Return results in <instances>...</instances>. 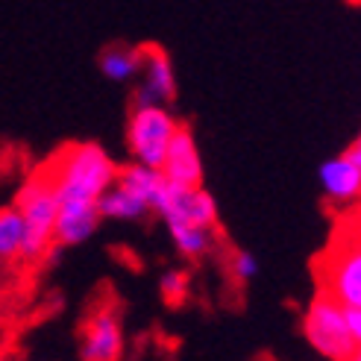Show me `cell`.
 <instances>
[{"mask_svg":"<svg viewBox=\"0 0 361 361\" xmlns=\"http://www.w3.org/2000/svg\"><path fill=\"white\" fill-rule=\"evenodd\" d=\"M47 173L59 197L56 244L74 247L88 241L94 235L97 224L103 221L97 212V200L106 188L115 185L118 165L100 144L82 141L65 147Z\"/></svg>","mask_w":361,"mask_h":361,"instance_id":"1","label":"cell"},{"mask_svg":"<svg viewBox=\"0 0 361 361\" xmlns=\"http://www.w3.org/2000/svg\"><path fill=\"white\" fill-rule=\"evenodd\" d=\"M15 206L24 214V262H39L47 256V250L56 244V218H59V197L53 188L50 173H35L27 179V185L18 191Z\"/></svg>","mask_w":361,"mask_h":361,"instance_id":"2","label":"cell"},{"mask_svg":"<svg viewBox=\"0 0 361 361\" xmlns=\"http://www.w3.org/2000/svg\"><path fill=\"white\" fill-rule=\"evenodd\" d=\"M302 335L309 347L332 361H347L355 355V341L350 335L347 309L326 291H317L302 314Z\"/></svg>","mask_w":361,"mask_h":361,"instance_id":"3","label":"cell"},{"mask_svg":"<svg viewBox=\"0 0 361 361\" xmlns=\"http://www.w3.org/2000/svg\"><path fill=\"white\" fill-rule=\"evenodd\" d=\"M320 291L335 297L344 309H361V232L338 238L320 262Z\"/></svg>","mask_w":361,"mask_h":361,"instance_id":"4","label":"cell"},{"mask_svg":"<svg viewBox=\"0 0 361 361\" xmlns=\"http://www.w3.org/2000/svg\"><path fill=\"white\" fill-rule=\"evenodd\" d=\"M176 130L179 121L165 106H135L126 123V144H130L133 159L147 168H161Z\"/></svg>","mask_w":361,"mask_h":361,"instance_id":"5","label":"cell"},{"mask_svg":"<svg viewBox=\"0 0 361 361\" xmlns=\"http://www.w3.org/2000/svg\"><path fill=\"white\" fill-rule=\"evenodd\" d=\"M153 212H159L168 226L188 224V226L218 229V203H214V197L203 185H197V188H176V185L165 183V188H161Z\"/></svg>","mask_w":361,"mask_h":361,"instance_id":"6","label":"cell"},{"mask_svg":"<svg viewBox=\"0 0 361 361\" xmlns=\"http://www.w3.org/2000/svg\"><path fill=\"white\" fill-rule=\"evenodd\" d=\"M141 50H144V65H141L144 82L135 88L133 106H165V103H173V97H176V74H173V62L168 56V50L159 47V44H141Z\"/></svg>","mask_w":361,"mask_h":361,"instance_id":"7","label":"cell"},{"mask_svg":"<svg viewBox=\"0 0 361 361\" xmlns=\"http://www.w3.org/2000/svg\"><path fill=\"white\" fill-rule=\"evenodd\" d=\"M123 355V329L112 309H97L85 320L80 338V358L85 361H118Z\"/></svg>","mask_w":361,"mask_h":361,"instance_id":"8","label":"cell"},{"mask_svg":"<svg viewBox=\"0 0 361 361\" xmlns=\"http://www.w3.org/2000/svg\"><path fill=\"white\" fill-rule=\"evenodd\" d=\"M161 176L176 188H197L203 185V156L197 150L194 133L179 123V130L168 147V156L161 161Z\"/></svg>","mask_w":361,"mask_h":361,"instance_id":"9","label":"cell"},{"mask_svg":"<svg viewBox=\"0 0 361 361\" xmlns=\"http://www.w3.org/2000/svg\"><path fill=\"white\" fill-rule=\"evenodd\" d=\"M320 188L332 206H355L361 200V168L350 153L332 156L320 165Z\"/></svg>","mask_w":361,"mask_h":361,"instance_id":"10","label":"cell"},{"mask_svg":"<svg viewBox=\"0 0 361 361\" xmlns=\"http://www.w3.org/2000/svg\"><path fill=\"white\" fill-rule=\"evenodd\" d=\"M144 65V50L130 47V44H109L100 53V71L106 80L112 82H126L141 74Z\"/></svg>","mask_w":361,"mask_h":361,"instance_id":"11","label":"cell"},{"mask_svg":"<svg viewBox=\"0 0 361 361\" xmlns=\"http://www.w3.org/2000/svg\"><path fill=\"white\" fill-rule=\"evenodd\" d=\"M97 212H100V218H112V221H141L144 214L150 212V206L144 200H138V197L130 194L126 188L112 185L100 194Z\"/></svg>","mask_w":361,"mask_h":361,"instance_id":"12","label":"cell"},{"mask_svg":"<svg viewBox=\"0 0 361 361\" xmlns=\"http://www.w3.org/2000/svg\"><path fill=\"white\" fill-rule=\"evenodd\" d=\"M24 214L18 206H4L0 209V262H15L21 259L24 250Z\"/></svg>","mask_w":361,"mask_h":361,"instance_id":"13","label":"cell"},{"mask_svg":"<svg viewBox=\"0 0 361 361\" xmlns=\"http://www.w3.org/2000/svg\"><path fill=\"white\" fill-rule=\"evenodd\" d=\"M168 232H171V238H173V247L183 252L185 259H203L206 252L214 247L212 229H203V226L173 224V226H168Z\"/></svg>","mask_w":361,"mask_h":361,"instance_id":"14","label":"cell"},{"mask_svg":"<svg viewBox=\"0 0 361 361\" xmlns=\"http://www.w3.org/2000/svg\"><path fill=\"white\" fill-rule=\"evenodd\" d=\"M226 264H229L232 282H238V285L252 282V279H256V274H259V262H256V256H252V252H247V250H232Z\"/></svg>","mask_w":361,"mask_h":361,"instance_id":"15","label":"cell"},{"mask_svg":"<svg viewBox=\"0 0 361 361\" xmlns=\"http://www.w3.org/2000/svg\"><path fill=\"white\" fill-rule=\"evenodd\" d=\"M159 291H161V300H165L168 305H179L188 297V276L183 274V270H168V274H161Z\"/></svg>","mask_w":361,"mask_h":361,"instance_id":"16","label":"cell"},{"mask_svg":"<svg viewBox=\"0 0 361 361\" xmlns=\"http://www.w3.org/2000/svg\"><path fill=\"white\" fill-rule=\"evenodd\" d=\"M347 323H350V335L358 350L361 347V309H347Z\"/></svg>","mask_w":361,"mask_h":361,"instance_id":"17","label":"cell"},{"mask_svg":"<svg viewBox=\"0 0 361 361\" xmlns=\"http://www.w3.org/2000/svg\"><path fill=\"white\" fill-rule=\"evenodd\" d=\"M350 226H353L355 232H361V200L355 203V212L350 214Z\"/></svg>","mask_w":361,"mask_h":361,"instance_id":"18","label":"cell"},{"mask_svg":"<svg viewBox=\"0 0 361 361\" xmlns=\"http://www.w3.org/2000/svg\"><path fill=\"white\" fill-rule=\"evenodd\" d=\"M347 153H350V156L358 161V168H361V138H355V141L350 144V150H347Z\"/></svg>","mask_w":361,"mask_h":361,"instance_id":"19","label":"cell"},{"mask_svg":"<svg viewBox=\"0 0 361 361\" xmlns=\"http://www.w3.org/2000/svg\"><path fill=\"white\" fill-rule=\"evenodd\" d=\"M353 358H355V361H361V347L355 350V355H353Z\"/></svg>","mask_w":361,"mask_h":361,"instance_id":"20","label":"cell"},{"mask_svg":"<svg viewBox=\"0 0 361 361\" xmlns=\"http://www.w3.org/2000/svg\"><path fill=\"white\" fill-rule=\"evenodd\" d=\"M358 138H361V133H358Z\"/></svg>","mask_w":361,"mask_h":361,"instance_id":"21","label":"cell"}]
</instances>
